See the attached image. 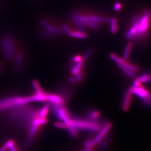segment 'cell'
Returning a JSON list of instances; mask_svg holds the SVG:
<instances>
[{
	"instance_id": "6da1fadb",
	"label": "cell",
	"mask_w": 151,
	"mask_h": 151,
	"mask_svg": "<svg viewBox=\"0 0 151 151\" xmlns=\"http://www.w3.org/2000/svg\"><path fill=\"white\" fill-rule=\"evenodd\" d=\"M105 124H103L99 121H91L87 119L79 118H72V123L70 126L77 130H88L93 133H99Z\"/></svg>"
},
{
	"instance_id": "7a4b0ae2",
	"label": "cell",
	"mask_w": 151,
	"mask_h": 151,
	"mask_svg": "<svg viewBox=\"0 0 151 151\" xmlns=\"http://www.w3.org/2000/svg\"><path fill=\"white\" fill-rule=\"evenodd\" d=\"M33 102L32 96H14L0 100V111L16 108L26 105Z\"/></svg>"
},
{
	"instance_id": "3957f363",
	"label": "cell",
	"mask_w": 151,
	"mask_h": 151,
	"mask_svg": "<svg viewBox=\"0 0 151 151\" xmlns=\"http://www.w3.org/2000/svg\"><path fill=\"white\" fill-rule=\"evenodd\" d=\"M151 14L148 11H145L141 19H139L138 32L135 38L142 40L149 32L151 23Z\"/></svg>"
},
{
	"instance_id": "277c9868",
	"label": "cell",
	"mask_w": 151,
	"mask_h": 151,
	"mask_svg": "<svg viewBox=\"0 0 151 151\" xmlns=\"http://www.w3.org/2000/svg\"><path fill=\"white\" fill-rule=\"evenodd\" d=\"M3 46L7 58L12 60L16 55V47L11 36L5 37L3 41Z\"/></svg>"
},
{
	"instance_id": "5b68a950",
	"label": "cell",
	"mask_w": 151,
	"mask_h": 151,
	"mask_svg": "<svg viewBox=\"0 0 151 151\" xmlns=\"http://www.w3.org/2000/svg\"><path fill=\"white\" fill-rule=\"evenodd\" d=\"M111 127H112L111 123L110 122L106 123L103 128L101 129V130L98 133V134L95 137L94 139L91 140L89 147L93 148L95 145H97L102 142V141L104 139H105V137L109 133V130Z\"/></svg>"
},
{
	"instance_id": "8992f818",
	"label": "cell",
	"mask_w": 151,
	"mask_h": 151,
	"mask_svg": "<svg viewBox=\"0 0 151 151\" xmlns=\"http://www.w3.org/2000/svg\"><path fill=\"white\" fill-rule=\"evenodd\" d=\"M46 102L49 104H54L56 105L63 106L65 104V101L63 98L57 94L45 93Z\"/></svg>"
},
{
	"instance_id": "52a82bcc",
	"label": "cell",
	"mask_w": 151,
	"mask_h": 151,
	"mask_svg": "<svg viewBox=\"0 0 151 151\" xmlns=\"http://www.w3.org/2000/svg\"><path fill=\"white\" fill-rule=\"evenodd\" d=\"M133 94L130 91V89L127 90L125 93L122 104V108L124 111L127 112L130 109L133 98Z\"/></svg>"
},
{
	"instance_id": "ba28073f",
	"label": "cell",
	"mask_w": 151,
	"mask_h": 151,
	"mask_svg": "<svg viewBox=\"0 0 151 151\" xmlns=\"http://www.w3.org/2000/svg\"><path fill=\"white\" fill-rule=\"evenodd\" d=\"M139 21V18L138 16H136L134 18L132 26L128 31L127 33H126V38L127 39L130 40L135 38L138 32Z\"/></svg>"
},
{
	"instance_id": "9c48e42d",
	"label": "cell",
	"mask_w": 151,
	"mask_h": 151,
	"mask_svg": "<svg viewBox=\"0 0 151 151\" xmlns=\"http://www.w3.org/2000/svg\"><path fill=\"white\" fill-rule=\"evenodd\" d=\"M129 89L133 94L136 95V96L139 97L140 100L146 97L147 96L149 95L151 93L149 90L147 89L146 88L143 87V86L135 88H133L132 87Z\"/></svg>"
},
{
	"instance_id": "30bf717a",
	"label": "cell",
	"mask_w": 151,
	"mask_h": 151,
	"mask_svg": "<svg viewBox=\"0 0 151 151\" xmlns=\"http://www.w3.org/2000/svg\"><path fill=\"white\" fill-rule=\"evenodd\" d=\"M25 55L23 52H19L16 55L15 68L17 72H21L24 66Z\"/></svg>"
},
{
	"instance_id": "8fae6325",
	"label": "cell",
	"mask_w": 151,
	"mask_h": 151,
	"mask_svg": "<svg viewBox=\"0 0 151 151\" xmlns=\"http://www.w3.org/2000/svg\"><path fill=\"white\" fill-rule=\"evenodd\" d=\"M40 127L41 126H36V125L32 124V126L30 128V131L28 133V138L27 141V143L29 145L31 144L32 141L36 136V135H37Z\"/></svg>"
},
{
	"instance_id": "7c38bea8",
	"label": "cell",
	"mask_w": 151,
	"mask_h": 151,
	"mask_svg": "<svg viewBox=\"0 0 151 151\" xmlns=\"http://www.w3.org/2000/svg\"><path fill=\"white\" fill-rule=\"evenodd\" d=\"M68 35L72 38H78V39H85L87 38V35L84 30H74L72 29L69 30L67 33Z\"/></svg>"
},
{
	"instance_id": "4fadbf2b",
	"label": "cell",
	"mask_w": 151,
	"mask_h": 151,
	"mask_svg": "<svg viewBox=\"0 0 151 151\" xmlns=\"http://www.w3.org/2000/svg\"><path fill=\"white\" fill-rule=\"evenodd\" d=\"M100 113L99 111L96 110H91L89 111L86 113V119L91 121H99Z\"/></svg>"
},
{
	"instance_id": "5bb4252c",
	"label": "cell",
	"mask_w": 151,
	"mask_h": 151,
	"mask_svg": "<svg viewBox=\"0 0 151 151\" xmlns=\"http://www.w3.org/2000/svg\"><path fill=\"white\" fill-rule=\"evenodd\" d=\"M116 64L120 69L123 71V73L127 76L129 77V78H134L136 76L135 72H134L133 71L130 70V69H128L127 68L125 67L124 66H123L122 64H120V63H116Z\"/></svg>"
},
{
	"instance_id": "9a60e30c",
	"label": "cell",
	"mask_w": 151,
	"mask_h": 151,
	"mask_svg": "<svg viewBox=\"0 0 151 151\" xmlns=\"http://www.w3.org/2000/svg\"><path fill=\"white\" fill-rule=\"evenodd\" d=\"M133 47V43L132 42H129L127 44L123 55V60L124 61L129 60Z\"/></svg>"
},
{
	"instance_id": "2e32d148",
	"label": "cell",
	"mask_w": 151,
	"mask_h": 151,
	"mask_svg": "<svg viewBox=\"0 0 151 151\" xmlns=\"http://www.w3.org/2000/svg\"><path fill=\"white\" fill-rule=\"evenodd\" d=\"M109 22L111 23V32L112 34H115L118 32V20L116 18L110 19Z\"/></svg>"
},
{
	"instance_id": "e0dca14e",
	"label": "cell",
	"mask_w": 151,
	"mask_h": 151,
	"mask_svg": "<svg viewBox=\"0 0 151 151\" xmlns=\"http://www.w3.org/2000/svg\"><path fill=\"white\" fill-rule=\"evenodd\" d=\"M141 82L143 83H151V72L146 71L144 72L139 77Z\"/></svg>"
},
{
	"instance_id": "ac0fdd59",
	"label": "cell",
	"mask_w": 151,
	"mask_h": 151,
	"mask_svg": "<svg viewBox=\"0 0 151 151\" xmlns=\"http://www.w3.org/2000/svg\"><path fill=\"white\" fill-rule=\"evenodd\" d=\"M123 66L128 69H130V70L133 71L134 72H138L139 70V67L136 65H134L133 63H130L128 61H124L122 63Z\"/></svg>"
},
{
	"instance_id": "d6986e66",
	"label": "cell",
	"mask_w": 151,
	"mask_h": 151,
	"mask_svg": "<svg viewBox=\"0 0 151 151\" xmlns=\"http://www.w3.org/2000/svg\"><path fill=\"white\" fill-rule=\"evenodd\" d=\"M48 120L47 118H40L38 117L33 120L32 122V124L36 125V126H43L44 125L46 124L48 122Z\"/></svg>"
},
{
	"instance_id": "ffe728a7",
	"label": "cell",
	"mask_w": 151,
	"mask_h": 151,
	"mask_svg": "<svg viewBox=\"0 0 151 151\" xmlns=\"http://www.w3.org/2000/svg\"><path fill=\"white\" fill-rule=\"evenodd\" d=\"M32 84H33V88L35 89L36 94H43L45 93L42 88L41 87L39 82L37 80H33L32 82Z\"/></svg>"
},
{
	"instance_id": "44dd1931",
	"label": "cell",
	"mask_w": 151,
	"mask_h": 151,
	"mask_svg": "<svg viewBox=\"0 0 151 151\" xmlns=\"http://www.w3.org/2000/svg\"><path fill=\"white\" fill-rule=\"evenodd\" d=\"M49 109V105L47 104L44 105L41 109H40V117L46 118Z\"/></svg>"
},
{
	"instance_id": "7402d4cb",
	"label": "cell",
	"mask_w": 151,
	"mask_h": 151,
	"mask_svg": "<svg viewBox=\"0 0 151 151\" xmlns=\"http://www.w3.org/2000/svg\"><path fill=\"white\" fill-rule=\"evenodd\" d=\"M68 135L72 138H76L78 136V130L71 126H69L66 129Z\"/></svg>"
},
{
	"instance_id": "603a6c76",
	"label": "cell",
	"mask_w": 151,
	"mask_h": 151,
	"mask_svg": "<svg viewBox=\"0 0 151 151\" xmlns=\"http://www.w3.org/2000/svg\"><path fill=\"white\" fill-rule=\"evenodd\" d=\"M14 145V141L12 139H10L7 141L5 144L0 148V151H6L8 149H9L11 147Z\"/></svg>"
},
{
	"instance_id": "cb8c5ba5",
	"label": "cell",
	"mask_w": 151,
	"mask_h": 151,
	"mask_svg": "<svg viewBox=\"0 0 151 151\" xmlns=\"http://www.w3.org/2000/svg\"><path fill=\"white\" fill-rule=\"evenodd\" d=\"M110 57L111 59H112L113 60L114 62H116V63H120V64H122L124 62V60L122 58H121L120 57H119L118 55H116V54H113V53H111L110 55Z\"/></svg>"
},
{
	"instance_id": "d4e9b609",
	"label": "cell",
	"mask_w": 151,
	"mask_h": 151,
	"mask_svg": "<svg viewBox=\"0 0 151 151\" xmlns=\"http://www.w3.org/2000/svg\"><path fill=\"white\" fill-rule=\"evenodd\" d=\"M54 126L55 127L57 128L61 129H65V130L67 129V128L69 127L65 123L62 121L56 122L54 123Z\"/></svg>"
},
{
	"instance_id": "484cf974",
	"label": "cell",
	"mask_w": 151,
	"mask_h": 151,
	"mask_svg": "<svg viewBox=\"0 0 151 151\" xmlns=\"http://www.w3.org/2000/svg\"><path fill=\"white\" fill-rule=\"evenodd\" d=\"M94 52V49L93 48H89L87 50L86 52H85V54H84V56L82 57V58L85 61L88 60L90 57H91L92 54H93Z\"/></svg>"
},
{
	"instance_id": "4316f807",
	"label": "cell",
	"mask_w": 151,
	"mask_h": 151,
	"mask_svg": "<svg viewBox=\"0 0 151 151\" xmlns=\"http://www.w3.org/2000/svg\"><path fill=\"white\" fill-rule=\"evenodd\" d=\"M82 60V57H81V55H76L74 56L71 60V63H76L79 62H81Z\"/></svg>"
},
{
	"instance_id": "83f0119b",
	"label": "cell",
	"mask_w": 151,
	"mask_h": 151,
	"mask_svg": "<svg viewBox=\"0 0 151 151\" xmlns=\"http://www.w3.org/2000/svg\"><path fill=\"white\" fill-rule=\"evenodd\" d=\"M142 86V82H141L140 79L139 78H136L134 81L132 87L135 88V87H138Z\"/></svg>"
},
{
	"instance_id": "f1b7e54d",
	"label": "cell",
	"mask_w": 151,
	"mask_h": 151,
	"mask_svg": "<svg viewBox=\"0 0 151 151\" xmlns=\"http://www.w3.org/2000/svg\"><path fill=\"white\" fill-rule=\"evenodd\" d=\"M122 5L120 3H116L114 6V9L116 11H119L122 9Z\"/></svg>"
},
{
	"instance_id": "f546056e",
	"label": "cell",
	"mask_w": 151,
	"mask_h": 151,
	"mask_svg": "<svg viewBox=\"0 0 151 151\" xmlns=\"http://www.w3.org/2000/svg\"><path fill=\"white\" fill-rule=\"evenodd\" d=\"M9 150H10V151H18L16 147L14 145L11 147V148H9Z\"/></svg>"
},
{
	"instance_id": "4dcf8cb0",
	"label": "cell",
	"mask_w": 151,
	"mask_h": 151,
	"mask_svg": "<svg viewBox=\"0 0 151 151\" xmlns=\"http://www.w3.org/2000/svg\"><path fill=\"white\" fill-rule=\"evenodd\" d=\"M88 151H95V150H94V149H93V148H90V149L88 150Z\"/></svg>"
}]
</instances>
